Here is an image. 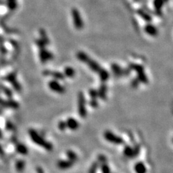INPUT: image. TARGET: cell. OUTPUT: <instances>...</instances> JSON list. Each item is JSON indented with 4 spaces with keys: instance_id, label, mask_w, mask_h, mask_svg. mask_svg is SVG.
Here are the masks:
<instances>
[{
    "instance_id": "obj_11",
    "label": "cell",
    "mask_w": 173,
    "mask_h": 173,
    "mask_svg": "<svg viewBox=\"0 0 173 173\" xmlns=\"http://www.w3.org/2000/svg\"><path fill=\"white\" fill-rule=\"evenodd\" d=\"M85 64H86V65L89 67V68L92 71L95 72H98L101 69V66L99 65V64H97L96 61L91 59L90 57Z\"/></svg>"
},
{
    "instance_id": "obj_6",
    "label": "cell",
    "mask_w": 173,
    "mask_h": 173,
    "mask_svg": "<svg viewBox=\"0 0 173 173\" xmlns=\"http://www.w3.org/2000/svg\"><path fill=\"white\" fill-rule=\"evenodd\" d=\"M39 58L42 63H45L49 60H52L53 58V55L51 52L46 50L45 48H42L40 49Z\"/></svg>"
},
{
    "instance_id": "obj_26",
    "label": "cell",
    "mask_w": 173,
    "mask_h": 173,
    "mask_svg": "<svg viewBox=\"0 0 173 173\" xmlns=\"http://www.w3.org/2000/svg\"><path fill=\"white\" fill-rule=\"evenodd\" d=\"M89 96L90 97L91 99H97V97H98V92L97 90H96V89H92L89 90Z\"/></svg>"
},
{
    "instance_id": "obj_19",
    "label": "cell",
    "mask_w": 173,
    "mask_h": 173,
    "mask_svg": "<svg viewBox=\"0 0 173 173\" xmlns=\"http://www.w3.org/2000/svg\"><path fill=\"white\" fill-rule=\"evenodd\" d=\"M76 57L79 61H81L84 63H86V61H87L88 59L89 58V57L88 55L83 51L78 52L76 54Z\"/></svg>"
},
{
    "instance_id": "obj_8",
    "label": "cell",
    "mask_w": 173,
    "mask_h": 173,
    "mask_svg": "<svg viewBox=\"0 0 173 173\" xmlns=\"http://www.w3.org/2000/svg\"><path fill=\"white\" fill-rule=\"evenodd\" d=\"M7 80L10 82L12 85H13L14 88L15 89V90L17 92H20L21 90V86L20 85V84L17 82V81L16 80V76L15 74L12 73L10 74V75H9L7 78Z\"/></svg>"
},
{
    "instance_id": "obj_15",
    "label": "cell",
    "mask_w": 173,
    "mask_h": 173,
    "mask_svg": "<svg viewBox=\"0 0 173 173\" xmlns=\"http://www.w3.org/2000/svg\"><path fill=\"white\" fill-rule=\"evenodd\" d=\"M98 74L99 76L100 77L101 80L103 82H105L106 81H107V79L110 77V75L108 71L104 69H102V68L100 70V71L98 72Z\"/></svg>"
},
{
    "instance_id": "obj_9",
    "label": "cell",
    "mask_w": 173,
    "mask_h": 173,
    "mask_svg": "<svg viewBox=\"0 0 173 173\" xmlns=\"http://www.w3.org/2000/svg\"><path fill=\"white\" fill-rule=\"evenodd\" d=\"M73 164L74 163L69 160H61L57 162V167L60 169L65 170L71 168Z\"/></svg>"
},
{
    "instance_id": "obj_31",
    "label": "cell",
    "mask_w": 173,
    "mask_h": 173,
    "mask_svg": "<svg viewBox=\"0 0 173 173\" xmlns=\"http://www.w3.org/2000/svg\"><path fill=\"white\" fill-rule=\"evenodd\" d=\"M36 172L37 173H45L44 170H43V169L41 168V167H37V168H36Z\"/></svg>"
},
{
    "instance_id": "obj_5",
    "label": "cell",
    "mask_w": 173,
    "mask_h": 173,
    "mask_svg": "<svg viewBox=\"0 0 173 173\" xmlns=\"http://www.w3.org/2000/svg\"><path fill=\"white\" fill-rule=\"evenodd\" d=\"M48 86L49 89H50L51 90L58 94H64L66 91L64 86L61 85L60 83L58 82V81L56 79L51 80V81L49 82L48 83Z\"/></svg>"
},
{
    "instance_id": "obj_18",
    "label": "cell",
    "mask_w": 173,
    "mask_h": 173,
    "mask_svg": "<svg viewBox=\"0 0 173 173\" xmlns=\"http://www.w3.org/2000/svg\"><path fill=\"white\" fill-rule=\"evenodd\" d=\"M64 75L68 78H73L75 76V71L71 67H66L64 69Z\"/></svg>"
},
{
    "instance_id": "obj_27",
    "label": "cell",
    "mask_w": 173,
    "mask_h": 173,
    "mask_svg": "<svg viewBox=\"0 0 173 173\" xmlns=\"http://www.w3.org/2000/svg\"><path fill=\"white\" fill-rule=\"evenodd\" d=\"M58 128L61 131H65V129L67 128V125H66V122L63 121H61L58 122Z\"/></svg>"
},
{
    "instance_id": "obj_2",
    "label": "cell",
    "mask_w": 173,
    "mask_h": 173,
    "mask_svg": "<svg viewBox=\"0 0 173 173\" xmlns=\"http://www.w3.org/2000/svg\"><path fill=\"white\" fill-rule=\"evenodd\" d=\"M78 112L82 118H85L86 116V100L82 92H79L78 94Z\"/></svg>"
},
{
    "instance_id": "obj_1",
    "label": "cell",
    "mask_w": 173,
    "mask_h": 173,
    "mask_svg": "<svg viewBox=\"0 0 173 173\" xmlns=\"http://www.w3.org/2000/svg\"><path fill=\"white\" fill-rule=\"evenodd\" d=\"M28 134L30 135L31 140L37 145L44 148L46 150L49 151L53 150V146L52 144L46 141L35 130V129H30L28 131Z\"/></svg>"
},
{
    "instance_id": "obj_4",
    "label": "cell",
    "mask_w": 173,
    "mask_h": 173,
    "mask_svg": "<svg viewBox=\"0 0 173 173\" xmlns=\"http://www.w3.org/2000/svg\"><path fill=\"white\" fill-rule=\"evenodd\" d=\"M71 14L73 19L74 25L77 30H81L83 26V22L82 21L79 12L76 9H73L71 11Z\"/></svg>"
},
{
    "instance_id": "obj_22",
    "label": "cell",
    "mask_w": 173,
    "mask_h": 173,
    "mask_svg": "<svg viewBox=\"0 0 173 173\" xmlns=\"http://www.w3.org/2000/svg\"><path fill=\"white\" fill-rule=\"evenodd\" d=\"M7 2L8 7L10 10H14L17 8V0H7Z\"/></svg>"
},
{
    "instance_id": "obj_28",
    "label": "cell",
    "mask_w": 173,
    "mask_h": 173,
    "mask_svg": "<svg viewBox=\"0 0 173 173\" xmlns=\"http://www.w3.org/2000/svg\"><path fill=\"white\" fill-rule=\"evenodd\" d=\"M97 162L100 164L107 163V158L105 156L103 155V154H99L97 157Z\"/></svg>"
},
{
    "instance_id": "obj_33",
    "label": "cell",
    "mask_w": 173,
    "mask_h": 173,
    "mask_svg": "<svg viewBox=\"0 0 173 173\" xmlns=\"http://www.w3.org/2000/svg\"><path fill=\"white\" fill-rule=\"evenodd\" d=\"M2 137H3V133H2V131L0 130V139H2Z\"/></svg>"
},
{
    "instance_id": "obj_21",
    "label": "cell",
    "mask_w": 173,
    "mask_h": 173,
    "mask_svg": "<svg viewBox=\"0 0 173 173\" xmlns=\"http://www.w3.org/2000/svg\"><path fill=\"white\" fill-rule=\"evenodd\" d=\"M124 154L126 157H134V151L132 149V148L128 146H126L125 149H124Z\"/></svg>"
},
{
    "instance_id": "obj_7",
    "label": "cell",
    "mask_w": 173,
    "mask_h": 173,
    "mask_svg": "<svg viewBox=\"0 0 173 173\" xmlns=\"http://www.w3.org/2000/svg\"><path fill=\"white\" fill-rule=\"evenodd\" d=\"M43 75H44V76H51L56 80H64L65 78V76L64 74L61 73L60 72H58V71L45 70L43 71Z\"/></svg>"
},
{
    "instance_id": "obj_29",
    "label": "cell",
    "mask_w": 173,
    "mask_h": 173,
    "mask_svg": "<svg viewBox=\"0 0 173 173\" xmlns=\"http://www.w3.org/2000/svg\"><path fill=\"white\" fill-rule=\"evenodd\" d=\"M36 44L37 45V46L40 48V49H42V48H45V46L47 45L46 43L43 41L41 39H38V40H37L36 42Z\"/></svg>"
},
{
    "instance_id": "obj_13",
    "label": "cell",
    "mask_w": 173,
    "mask_h": 173,
    "mask_svg": "<svg viewBox=\"0 0 173 173\" xmlns=\"http://www.w3.org/2000/svg\"><path fill=\"white\" fill-rule=\"evenodd\" d=\"M16 150L18 153L23 154V155H26L28 153V147L23 144H17L16 146Z\"/></svg>"
},
{
    "instance_id": "obj_12",
    "label": "cell",
    "mask_w": 173,
    "mask_h": 173,
    "mask_svg": "<svg viewBox=\"0 0 173 173\" xmlns=\"http://www.w3.org/2000/svg\"><path fill=\"white\" fill-rule=\"evenodd\" d=\"M98 92V97H100L101 100L104 101L107 99V86L103 83L102 84L100 88H99Z\"/></svg>"
},
{
    "instance_id": "obj_17",
    "label": "cell",
    "mask_w": 173,
    "mask_h": 173,
    "mask_svg": "<svg viewBox=\"0 0 173 173\" xmlns=\"http://www.w3.org/2000/svg\"><path fill=\"white\" fill-rule=\"evenodd\" d=\"M111 69H112L113 73L116 76H121L123 74L121 67L116 64H112L111 65Z\"/></svg>"
},
{
    "instance_id": "obj_10",
    "label": "cell",
    "mask_w": 173,
    "mask_h": 173,
    "mask_svg": "<svg viewBox=\"0 0 173 173\" xmlns=\"http://www.w3.org/2000/svg\"><path fill=\"white\" fill-rule=\"evenodd\" d=\"M66 125L67 127L71 129V130H76L79 126V122L75 118H72V117H69V118L67 119Z\"/></svg>"
},
{
    "instance_id": "obj_14",
    "label": "cell",
    "mask_w": 173,
    "mask_h": 173,
    "mask_svg": "<svg viewBox=\"0 0 173 173\" xmlns=\"http://www.w3.org/2000/svg\"><path fill=\"white\" fill-rule=\"evenodd\" d=\"M25 166H26V162L24 160L22 159L17 160L15 164L16 169L19 172H22L24 170V169H25Z\"/></svg>"
},
{
    "instance_id": "obj_23",
    "label": "cell",
    "mask_w": 173,
    "mask_h": 173,
    "mask_svg": "<svg viewBox=\"0 0 173 173\" xmlns=\"http://www.w3.org/2000/svg\"><path fill=\"white\" fill-rule=\"evenodd\" d=\"M40 35H41V39L48 45L49 44V39L48 37L46 32L43 29H41L40 30Z\"/></svg>"
},
{
    "instance_id": "obj_16",
    "label": "cell",
    "mask_w": 173,
    "mask_h": 173,
    "mask_svg": "<svg viewBox=\"0 0 173 173\" xmlns=\"http://www.w3.org/2000/svg\"><path fill=\"white\" fill-rule=\"evenodd\" d=\"M66 156L68 160H69L70 161L72 162L73 163L76 162L78 159L77 154L72 150H67L66 152Z\"/></svg>"
},
{
    "instance_id": "obj_30",
    "label": "cell",
    "mask_w": 173,
    "mask_h": 173,
    "mask_svg": "<svg viewBox=\"0 0 173 173\" xmlns=\"http://www.w3.org/2000/svg\"><path fill=\"white\" fill-rule=\"evenodd\" d=\"M89 104L91 107L96 108L98 107L99 103L97 101V99H95V100H94V99H91V100L89 101Z\"/></svg>"
},
{
    "instance_id": "obj_24",
    "label": "cell",
    "mask_w": 173,
    "mask_h": 173,
    "mask_svg": "<svg viewBox=\"0 0 173 173\" xmlns=\"http://www.w3.org/2000/svg\"><path fill=\"white\" fill-rule=\"evenodd\" d=\"M135 169L136 172H137V173H144L145 172L144 166L143 165V164H141V163H139L136 165L135 167Z\"/></svg>"
},
{
    "instance_id": "obj_25",
    "label": "cell",
    "mask_w": 173,
    "mask_h": 173,
    "mask_svg": "<svg viewBox=\"0 0 173 173\" xmlns=\"http://www.w3.org/2000/svg\"><path fill=\"white\" fill-rule=\"evenodd\" d=\"M101 173H110V169L107 163L101 164Z\"/></svg>"
},
{
    "instance_id": "obj_32",
    "label": "cell",
    "mask_w": 173,
    "mask_h": 173,
    "mask_svg": "<svg viewBox=\"0 0 173 173\" xmlns=\"http://www.w3.org/2000/svg\"><path fill=\"white\" fill-rule=\"evenodd\" d=\"M0 154H1L2 155H3V154H4V151H3V148L1 146H0Z\"/></svg>"
},
{
    "instance_id": "obj_3",
    "label": "cell",
    "mask_w": 173,
    "mask_h": 173,
    "mask_svg": "<svg viewBox=\"0 0 173 173\" xmlns=\"http://www.w3.org/2000/svg\"><path fill=\"white\" fill-rule=\"evenodd\" d=\"M104 137L108 142L115 144H122L124 143V140L121 137L108 130L104 132Z\"/></svg>"
},
{
    "instance_id": "obj_20",
    "label": "cell",
    "mask_w": 173,
    "mask_h": 173,
    "mask_svg": "<svg viewBox=\"0 0 173 173\" xmlns=\"http://www.w3.org/2000/svg\"><path fill=\"white\" fill-rule=\"evenodd\" d=\"M99 167H100V163H99L97 161L93 162L89 169L88 173H96Z\"/></svg>"
}]
</instances>
